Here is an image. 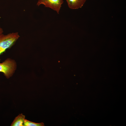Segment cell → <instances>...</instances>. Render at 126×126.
Listing matches in <instances>:
<instances>
[{"mask_svg": "<svg viewBox=\"0 0 126 126\" xmlns=\"http://www.w3.org/2000/svg\"><path fill=\"white\" fill-rule=\"evenodd\" d=\"M20 36L17 32L4 35H0V56L10 48L18 39Z\"/></svg>", "mask_w": 126, "mask_h": 126, "instance_id": "1", "label": "cell"}, {"mask_svg": "<svg viewBox=\"0 0 126 126\" xmlns=\"http://www.w3.org/2000/svg\"><path fill=\"white\" fill-rule=\"evenodd\" d=\"M16 67L15 61L10 58H8L2 63H0V72L3 73L7 78L12 76Z\"/></svg>", "mask_w": 126, "mask_h": 126, "instance_id": "2", "label": "cell"}, {"mask_svg": "<svg viewBox=\"0 0 126 126\" xmlns=\"http://www.w3.org/2000/svg\"><path fill=\"white\" fill-rule=\"evenodd\" d=\"M63 2V0H38L36 5L39 6L43 5L45 7L50 8L59 14Z\"/></svg>", "mask_w": 126, "mask_h": 126, "instance_id": "3", "label": "cell"}, {"mask_svg": "<svg viewBox=\"0 0 126 126\" xmlns=\"http://www.w3.org/2000/svg\"><path fill=\"white\" fill-rule=\"evenodd\" d=\"M87 0H66L69 7L76 9L81 8Z\"/></svg>", "mask_w": 126, "mask_h": 126, "instance_id": "4", "label": "cell"}, {"mask_svg": "<svg viewBox=\"0 0 126 126\" xmlns=\"http://www.w3.org/2000/svg\"><path fill=\"white\" fill-rule=\"evenodd\" d=\"M25 116L22 114L16 117L11 124L12 126H23Z\"/></svg>", "mask_w": 126, "mask_h": 126, "instance_id": "5", "label": "cell"}, {"mask_svg": "<svg viewBox=\"0 0 126 126\" xmlns=\"http://www.w3.org/2000/svg\"><path fill=\"white\" fill-rule=\"evenodd\" d=\"M24 126H44V124L43 123H36L32 122L25 119L23 124Z\"/></svg>", "mask_w": 126, "mask_h": 126, "instance_id": "6", "label": "cell"}, {"mask_svg": "<svg viewBox=\"0 0 126 126\" xmlns=\"http://www.w3.org/2000/svg\"><path fill=\"white\" fill-rule=\"evenodd\" d=\"M3 31L2 28H1L0 25V35L3 33Z\"/></svg>", "mask_w": 126, "mask_h": 126, "instance_id": "7", "label": "cell"}]
</instances>
